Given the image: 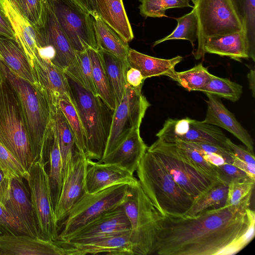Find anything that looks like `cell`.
Masks as SVG:
<instances>
[{
    "instance_id": "7c38bea8",
    "label": "cell",
    "mask_w": 255,
    "mask_h": 255,
    "mask_svg": "<svg viewBox=\"0 0 255 255\" xmlns=\"http://www.w3.org/2000/svg\"><path fill=\"white\" fill-rule=\"evenodd\" d=\"M46 164L34 161L29 168L26 179L35 214L39 237L56 242L58 225L51 200Z\"/></svg>"
},
{
    "instance_id": "5b68a950",
    "label": "cell",
    "mask_w": 255,
    "mask_h": 255,
    "mask_svg": "<svg viewBox=\"0 0 255 255\" xmlns=\"http://www.w3.org/2000/svg\"><path fill=\"white\" fill-rule=\"evenodd\" d=\"M0 142L28 171L33 159L22 111L14 89L0 72Z\"/></svg>"
},
{
    "instance_id": "e575fe53",
    "label": "cell",
    "mask_w": 255,
    "mask_h": 255,
    "mask_svg": "<svg viewBox=\"0 0 255 255\" xmlns=\"http://www.w3.org/2000/svg\"><path fill=\"white\" fill-rule=\"evenodd\" d=\"M213 75L202 63L182 72L175 71L168 77L188 91H199L210 80Z\"/></svg>"
},
{
    "instance_id": "8fae6325",
    "label": "cell",
    "mask_w": 255,
    "mask_h": 255,
    "mask_svg": "<svg viewBox=\"0 0 255 255\" xmlns=\"http://www.w3.org/2000/svg\"><path fill=\"white\" fill-rule=\"evenodd\" d=\"M57 21L76 52L98 50L93 16L75 0H51Z\"/></svg>"
},
{
    "instance_id": "7bdbcfd3",
    "label": "cell",
    "mask_w": 255,
    "mask_h": 255,
    "mask_svg": "<svg viewBox=\"0 0 255 255\" xmlns=\"http://www.w3.org/2000/svg\"><path fill=\"white\" fill-rule=\"evenodd\" d=\"M173 143L197 168L206 173L217 178L216 170L217 166L206 161L197 149L186 142L178 141Z\"/></svg>"
},
{
    "instance_id": "ac0fdd59",
    "label": "cell",
    "mask_w": 255,
    "mask_h": 255,
    "mask_svg": "<svg viewBox=\"0 0 255 255\" xmlns=\"http://www.w3.org/2000/svg\"><path fill=\"white\" fill-rule=\"evenodd\" d=\"M37 84L46 93L53 107L61 98H70L69 84L65 72L50 60L37 52L31 62Z\"/></svg>"
},
{
    "instance_id": "7402d4cb",
    "label": "cell",
    "mask_w": 255,
    "mask_h": 255,
    "mask_svg": "<svg viewBox=\"0 0 255 255\" xmlns=\"http://www.w3.org/2000/svg\"><path fill=\"white\" fill-rule=\"evenodd\" d=\"M147 147L140 136L139 128H136L97 162L117 166L133 174Z\"/></svg>"
},
{
    "instance_id": "11a10c76",
    "label": "cell",
    "mask_w": 255,
    "mask_h": 255,
    "mask_svg": "<svg viewBox=\"0 0 255 255\" xmlns=\"http://www.w3.org/2000/svg\"><path fill=\"white\" fill-rule=\"evenodd\" d=\"M249 88L252 93L254 98L255 96V70L254 68H250V72L247 75Z\"/></svg>"
},
{
    "instance_id": "db71d44e",
    "label": "cell",
    "mask_w": 255,
    "mask_h": 255,
    "mask_svg": "<svg viewBox=\"0 0 255 255\" xmlns=\"http://www.w3.org/2000/svg\"><path fill=\"white\" fill-rule=\"evenodd\" d=\"M92 16L99 15L96 0H75Z\"/></svg>"
},
{
    "instance_id": "ba28073f",
    "label": "cell",
    "mask_w": 255,
    "mask_h": 255,
    "mask_svg": "<svg viewBox=\"0 0 255 255\" xmlns=\"http://www.w3.org/2000/svg\"><path fill=\"white\" fill-rule=\"evenodd\" d=\"M198 19V46L196 59L204 58V44L209 37L239 31L243 27L236 0H197L194 6Z\"/></svg>"
},
{
    "instance_id": "7dc6e473",
    "label": "cell",
    "mask_w": 255,
    "mask_h": 255,
    "mask_svg": "<svg viewBox=\"0 0 255 255\" xmlns=\"http://www.w3.org/2000/svg\"><path fill=\"white\" fill-rule=\"evenodd\" d=\"M24 235L17 222L0 205V236Z\"/></svg>"
},
{
    "instance_id": "f6af8a7d",
    "label": "cell",
    "mask_w": 255,
    "mask_h": 255,
    "mask_svg": "<svg viewBox=\"0 0 255 255\" xmlns=\"http://www.w3.org/2000/svg\"><path fill=\"white\" fill-rule=\"evenodd\" d=\"M243 21L247 30L250 45V58L255 62V0H242Z\"/></svg>"
},
{
    "instance_id": "8d00e7d4",
    "label": "cell",
    "mask_w": 255,
    "mask_h": 255,
    "mask_svg": "<svg viewBox=\"0 0 255 255\" xmlns=\"http://www.w3.org/2000/svg\"><path fill=\"white\" fill-rule=\"evenodd\" d=\"M199 91L236 102L242 95L243 86L228 78L218 77L213 75L209 82Z\"/></svg>"
},
{
    "instance_id": "ab89813d",
    "label": "cell",
    "mask_w": 255,
    "mask_h": 255,
    "mask_svg": "<svg viewBox=\"0 0 255 255\" xmlns=\"http://www.w3.org/2000/svg\"><path fill=\"white\" fill-rule=\"evenodd\" d=\"M0 170L8 178L18 177L26 180L29 176L28 171L0 142Z\"/></svg>"
},
{
    "instance_id": "836d02e7",
    "label": "cell",
    "mask_w": 255,
    "mask_h": 255,
    "mask_svg": "<svg viewBox=\"0 0 255 255\" xmlns=\"http://www.w3.org/2000/svg\"><path fill=\"white\" fill-rule=\"evenodd\" d=\"M228 185L218 181L203 195L196 199L185 215L194 216L207 209L226 205Z\"/></svg>"
},
{
    "instance_id": "4dcf8cb0",
    "label": "cell",
    "mask_w": 255,
    "mask_h": 255,
    "mask_svg": "<svg viewBox=\"0 0 255 255\" xmlns=\"http://www.w3.org/2000/svg\"><path fill=\"white\" fill-rule=\"evenodd\" d=\"M54 126L62 159L63 174L68 160L79 150L72 131L58 106L54 109Z\"/></svg>"
},
{
    "instance_id": "83f0119b",
    "label": "cell",
    "mask_w": 255,
    "mask_h": 255,
    "mask_svg": "<svg viewBox=\"0 0 255 255\" xmlns=\"http://www.w3.org/2000/svg\"><path fill=\"white\" fill-rule=\"evenodd\" d=\"M102 20L128 42L134 37L123 0H96Z\"/></svg>"
},
{
    "instance_id": "d6a6232c",
    "label": "cell",
    "mask_w": 255,
    "mask_h": 255,
    "mask_svg": "<svg viewBox=\"0 0 255 255\" xmlns=\"http://www.w3.org/2000/svg\"><path fill=\"white\" fill-rule=\"evenodd\" d=\"M91 60L93 77L98 96L113 112L116 108L115 99L111 90L102 60L98 50L87 48Z\"/></svg>"
},
{
    "instance_id": "52a82bcc",
    "label": "cell",
    "mask_w": 255,
    "mask_h": 255,
    "mask_svg": "<svg viewBox=\"0 0 255 255\" xmlns=\"http://www.w3.org/2000/svg\"><path fill=\"white\" fill-rule=\"evenodd\" d=\"M129 186L118 184L96 193H85L58 224L56 242L65 241L102 214L122 205Z\"/></svg>"
},
{
    "instance_id": "f1b7e54d",
    "label": "cell",
    "mask_w": 255,
    "mask_h": 255,
    "mask_svg": "<svg viewBox=\"0 0 255 255\" xmlns=\"http://www.w3.org/2000/svg\"><path fill=\"white\" fill-rule=\"evenodd\" d=\"M98 50L107 51L127 61L128 42L104 22L99 15L93 16Z\"/></svg>"
},
{
    "instance_id": "8992f818",
    "label": "cell",
    "mask_w": 255,
    "mask_h": 255,
    "mask_svg": "<svg viewBox=\"0 0 255 255\" xmlns=\"http://www.w3.org/2000/svg\"><path fill=\"white\" fill-rule=\"evenodd\" d=\"M122 206L130 223L129 240L133 254L150 255L161 215L144 192L138 180L129 186Z\"/></svg>"
},
{
    "instance_id": "3957f363",
    "label": "cell",
    "mask_w": 255,
    "mask_h": 255,
    "mask_svg": "<svg viewBox=\"0 0 255 255\" xmlns=\"http://www.w3.org/2000/svg\"><path fill=\"white\" fill-rule=\"evenodd\" d=\"M136 171L142 190L161 216L185 215L192 206L195 199L151 151L146 150Z\"/></svg>"
},
{
    "instance_id": "5bb4252c",
    "label": "cell",
    "mask_w": 255,
    "mask_h": 255,
    "mask_svg": "<svg viewBox=\"0 0 255 255\" xmlns=\"http://www.w3.org/2000/svg\"><path fill=\"white\" fill-rule=\"evenodd\" d=\"M156 136L166 142L209 143L230 150L227 143L228 137L218 127L188 117L168 119Z\"/></svg>"
},
{
    "instance_id": "ffe728a7",
    "label": "cell",
    "mask_w": 255,
    "mask_h": 255,
    "mask_svg": "<svg viewBox=\"0 0 255 255\" xmlns=\"http://www.w3.org/2000/svg\"><path fill=\"white\" fill-rule=\"evenodd\" d=\"M85 180L86 191L89 193H96L118 184L131 185L138 182L133 174L123 168L88 158Z\"/></svg>"
},
{
    "instance_id": "c3c4849f",
    "label": "cell",
    "mask_w": 255,
    "mask_h": 255,
    "mask_svg": "<svg viewBox=\"0 0 255 255\" xmlns=\"http://www.w3.org/2000/svg\"><path fill=\"white\" fill-rule=\"evenodd\" d=\"M227 143L230 150L236 157L251 165H255V155L246 147L234 143L229 138Z\"/></svg>"
},
{
    "instance_id": "2e32d148",
    "label": "cell",
    "mask_w": 255,
    "mask_h": 255,
    "mask_svg": "<svg viewBox=\"0 0 255 255\" xmlns=\"http://www.w3.org/2000/svg\"><path fill=\"white\" fill-rule=\"evenodd\" d=\"M130 230V223L122 205L102 214L65 241L55 243L58 244H83Z\"/></svg>"
},
{
    "instance_id": "44dd1931",
    "label": "cell",
    "mask_w": 255,
    "mask_h": 255,
    "mask_svg": "<svg viewBox=\"0 0 255 255\" xmlns=\"http://www.w3.org/2000/svg\"><path fill=\"white\" fill-rule=\"evenodd\" d=\"M0 255H65L55 242L26 235L0 236Z\"/></svg>"
},
{
    "instance_id": "f5cc1de1",
    "label": "cell",
    "mask_w": 255,
    "mask_h": 255,
    "mask_svg": "<svg viewBox=\"0 0 255 255\" xmlns=\"http://www.w3.org/2000/svg\"><path fill=\"white\" fill-rule=\"evenodd\" d=\"M232 164L245 171L250 175L253 179L255 180V165H251L240 159L235 155Z\"/></svg>"
},
{
    "instance_id": "6da1fadb",
    "label": "cell",
    "mask_w": 255,
    "mask_h": 255,
    "mask_svg": "<svg viewBox=\"0 0 255 255\" xmlns=\"http://www.w3.org/2000/svg\"><path fill=\"white\" fill-rule=\"evenodd\" d=\"M251 197L237 206L209 208L194 216H161L151 255L237 254L255 237Z\"/></svg>"
},
{
    "instance_id": "9a60e30c",
    "label": "cell",
    "mask_w": 255,
    "mask_h": 255,
    "mask_svg": "<svg viewBox=\"0 0 255 255\" xmlns=\"http://www.w3.org/2000/svg\"><path fill=\"white\" fill-rule=\"evenodd\" d=\"M87 161L86 154L78 151L67 162L61 193L54 209L58 225L87 192L85 178Z\"/></svg>"
},
{
    "instance_id": "d6986e66",
    "label": "cell",
    "mask_w": 255,
    "mask_h": 255,
    "mask_svg": "<svg viewBox=\"0 0 255 255\" xmlns=\"http://www.w3.org/2000/svg\"><path fill=\"white\" fill-rule=\"evenodd\" d=\"M129 233L115 234L83 244H57L64 249L65 255H133Z\"/></svg>"
},
{
    "instance_id": "681fc988",
    "label": "cell",
    "mask_w": 255,
    "mask_h": 255,
    "mask_svg": "<svg viewBox=\"0 0 255 255\" xmlns=\"http://www.w3.org/2000/svg\"><path fill=\"white\" fill-rule=\"evenodd\" d=\"M126 79L127 85L133 88H142L145 80L138 70L129 67L126 72Z\"/></svg>"
},
{
    "instance_id": "30bf717a",
    "label": "cell",
    "mask_w": 255,
    "mask_h": 255,
    "mask_svg": "<svg viewBox=\"0 0 255 255\" xmlns=\"http://www.w3.org/2000/svg\"><path fill=\"white\" fill-rule=\"evenodd\" d=\"M38 30L37 49L66 74L82 85L76 52L70 43L56 17L51 0H44L43 24Z\"/></svg>"
},
{
    "instance_id": "e0dca14e",
    "label": "cell",
    "mask_w": 255,
    "mask_h": 255,
    "mask_svg": "<svg viewBox=\"0 0 255 255\" xmlns=\"http://www.w3.org/2000/svg\"><path fill=\"white\" fill-rule=\"evenodd\" d=\"M23 179L18 177L11 178L4 208L17 222L24 235L40 238L30 192Z\"/></svg>"
},
{
    "instance_id": "d590c367",
    "label": "cell",
    "mask_w": 255,
    "mask_h": 255,
    "mask_svg": "<svg viewBox=\"0 0 255 255\" xmlns=\"http://www.w3.org/2000/svg\"><path fill=\"white\" fill-rule=\"evenodd\" d=\"M176 19L177 25L175 29L169 35L154 42L153 46L165 41L177 39L188 40L194 46L198 34V19L194 7L189 13Z\"/></svg>"
},
{
    "instance_id": "f546056e",
    "label": "cell",
    "mask_w": 255,
    "mask_h": 255,
    "mask_svg": "<svg viewBox=\"0 0 255 255\" xmlns=\"http://www.w3.org/2000/svg\"><path fill=\"white\" fill-rule=\"evenodd\" d=\"M101 55L109 84L114 96L116 107L120 103L126 91V74L129 68L128 62L107 51L98 50Z\"/></svg>"
},
{
    "instance_id": "f907efd6",
    "label": "cell",
    "mask_w": 255,
    "mask_h": 255,
    "mask_svg": "<svg viewBox=\"0 0 255 255\" xmlns=\"http://www.w3.org/2000/svg\"><path fill=\"white\" fill-rule=\"evenodd\" d=\"M11 179L0 170V205L3 208L8 197Z\"/></svg>"
},
{
    "instance_id": "60d3db41",
    "label": "cell",
    "mask_w": 255,
    "mask_h": 255,
    "mask_svg": "<svg viewBox=\"0 0 255 255\" xmlns=\"http://www.w3.org/2000/svg\"><path fill=\"white\" fill-rule=\"evenodd\" d=\"M44 0H18L20 13L36 28L43 24Z\"/></svg>"
},
{
    "instance_id": "816d5d0a",
    "label": "cell",
    "mask_w": 255,
    "mask_h": 255,
    "mask_svg": "<svg viewBox=\"0 0 255 255\" xmlns=\"http://www.w3.org/2000/svg\"><path fill=\"white\" fill-rule=\"evenodd\" d=\"M0 35L15 39V35L7 17L0 7Z\"/></svg>"
},
{
    "instance_id": "277c9868",
    "label": "cell",
    "mask_w": 255,
    "mask_h": 255,
    "mask_svg": "<svg viewBox=\"0 0 255 255\" xmlns=\"http://www.w3.org/2000/svg\"><path fill=\"white\" fill-rule=\"evenodd\" d=\"M66 75L70 98L78 113L86 136V155L99 161L103 157L109 137L113 112L99 96Z\"/></svg>"
},
{
    "instance_id": "74e56055",
    "label": "cell",
    "mask_w": 255,
    "mask_h": 255,
    "mask_svg": "<svg viewBox=\"0 0 255 255\" xmlns=\"http://www.w3.org/2000/svg\"><path fill=\"white\" fill-rule=\"evenodd\" d=\"M58 107L64 114L75 137L80 152L86 153V136L84 130L75 107L70 98L58 100Z\"/></svg>"
},
{
    "instance_id": "ee69618b",
    "label": "cell",
    "mask_w": 255,
    "mask_h": 255,
    "mask_svg": "<svg viewBox=\"0 0 255 255\" xmlns=\"http://www.w3.org/2000/svg\"><path fill=\"white\" fill-rule=\"evenodd\" d=\"M255 181L234 182L228 185L226 205L237 206L252 195Z\"/></svg>"
},
{
    "instance_id": "9f6ffc18",
    "label": "cell",
    "mask_w": 255,
    "mask_h": 255,
    "mask_svg": "<svg viewBox=\"0 0 255 255\" xmlns=\"http://www.w3.org/2000/svg\"><path fill=\"white\" fill-rule=\"evenodd\" d=\"M12 5L19 12L18 0H8ZM20 13V12H19Z\"/></svg>"
},
{
    "instance_id": "4fadbf2b",
    "label": "cell",
    "mask_w": 255,
    "mask_h": 255,
    "mask_svg": "<svg viewBox=\"0 0 255 255\" xmlns=\"http://www.w3.org/2000/svg\"><path fill=\"white\" fill-rule=\"evenodd\" d=\"M141 89L133 88L127 84L123 98L113 112L103 156L114 149L132 130L139 128L145 112L150 106L142 94Z\"/></svg>"
},
{
    "instance_id": "cb8c5ba5",
    "label": "cell",
    "mask_w": 255,
    "mask_h": 255,
    "mask_svg": "<svg viewBox=\"0 0 255 255\" xmlns=\"http://www.w3.org/2000/svg\"><path fill=\"white\" fill-rule=\"evenodd\" d=\"M204 51L205 54L227 56L237 61L250 58V42L244 22L239 31L207 38Z\"/></svg>"
},
{
    "instance_id": "f35d334b",
    "label": "cell",
    "mask_w": 255,
    "mask_h": 255,
    "mask_svg": "<svg viewBox=\"0 0 255 255\" xmlns=\"http://www.w3.org/2000/svg\"><path fill=\"white\" fill-rule=\"evenodd\" d=\"M140 14L144 17H166L165 11L169 8L193 7L189 0H139Z\"/></svg>"
},
{
    "instance_id": "d4e9b609",
    "label": "cell",
    "mask_w": 255,
    "mask_h": 255,
    "mask_svg": "<svg viewBox=\"0 0 255 255\" xmlns=\"http://www.w3.org/2000/svg\"><path fill=\"white\" fill-rule=\"evenodd\" d=\"M0 7L10 22L16 41L30 63L37 52L38 31L8 1L0 0Z\"/></svg>"
},
{
    "instance_id": "bcb514c9",
    "label": "cell",
    "mask_w": 255,
    "mask_h": 255,
    "mask_svg": "<svg viewBox=\"0 0 255 255\" xmlns=\"http://www.w3.org/2000/svg\"><path fill=\"white\" fill-rule=\"evenodd\" d=\"M76 55L82 79V86L94 95L98 96L93 77L91 60L87 49L81 52H76Z\"/></svg>"
},
{
    "instance_id": "603a6c76",
    "label": "cell",
    "mask_w": 255,
    "mask_h": 255,
    "mask_svg": "<svg viewBox=\"0 0 255 255\" xmlns=\"http://www.w3.org/2000/svg\"><path fill=\"white\" fill-rule=\"evenodd\" d=\"M206 95L208 98L206 101L207 109L203 122L228 131L254 154V140L248 131L237 120L234 114L226 108L219 97L210 94Z\"/></svg>"
},
{
    "instance_id": "b9f144b4",
    "label": "cell",
    "mask_w": 255,
    "mask_h": 255,
    "mask_svg": "<svg viewBox=\"0 0 255 255\" xmlns=\"http://www.w3.org/2000/svg\"><path fill=\"white\" fill-rule=\"evenodd\" d=\"M216 170L218 180L228 185L234 182L255 181L247 173L232 163L217 166Z\"/></svg>"
},
{
    "instance_id": "9c48e42d",
    "label": "cell",
    "mask_w": 255,
    "mask_h": 255,
    "mask_svg": "<svg viewBox=\"0 0 255 255\" xmlns=\"http://www.w3.org/2000/svg\"><path fill=\"white\" fill-rule=\"evenodd\" d=\"M147 149L156 156L178 185L195 200L219 181L194 165L174 143L157 139Z\"/></svg>"
},
{
    "instance_id": "6f0895ef",
    "label": "cell",
    "mask_w": 255,
    "mask_h": 255,
    "mask_svg": "<svg viewBox=\"0 0 255 255\" xmlns=\"http://www.w3.org/2000/svg\"><path fill=\"white\" fill-rule=\"evenodd\" d=\"M192 2L194 3V4L196 3L197 0H191Z\"/></svg>"
},
{
    "instance_id": "680465c9",
    "label": "cell",
    "mask_w": 255,
    "mask_h": 255,
    "mask_svg": "<svg viewBox=\"0 0 255 255\" xmlns=\"http://www.w3.org/2000/svg\"><path fill=\"white\" fill-rule=\"evenodd\" d=\"M0 61H1V59L0 56Z\"/></svg>"
},
{
    "instance_id": "484cf974",
    "label": "cell",
    "mask_w": 255,
    "mask_h": 255,
    "mask_svg": "<svg viewBox=\"0 0 255 255\" xmlns=\"http://www.w3.org/2000/svg\"><path fill=\"white\" fill-rule=\"evenodd\" d=\"M1 61L16 75L32 84H37L31 63L15 39L0 35Z\"/></svg>"
},
{
    "instance_id": "1f68e13d",
    "label": "cell",
    "mask_w": 255,
    "mask_h": 255,
    "mask_svg": "<svg viewBox=\"0 0 255 255\" xmlns=\"http://www.w3.org/2000/svg\"><path fill=\"white\" fill-rule=\"evenodd\" d=\"M53 128V139L49 150L47 173L51 200L55 209L61 193L63 176L62 159L54 126Z\"/></svg>"
},
{
    "instance_id": "4316f807",
    "label": "cell",
    "mask_w": 255,
    "mask_h": 255,
    "mask_svg": "<svg viewBox=\"0 0 255 255\" xmlns=\"http://www.w3.org/2000/svg\"><path fill=\"white\" fill-rule=\"evenodd\" d=\"M183 59L180 56L165 59L150 56L129 48L127 62L129 67L138 70L146 79L154 76L170 75Z\"/></svg>"
},
{
    "instance_id": "7a4b0ae2",
    "label": "cell",
    "mask_w": 255,
    "mask_h": 255,
    "mask_svg": "<svg viewBox=\"0 0 255 255\" xmlns=\"http://www.w3.org/2000/svg\"><path fill=\"white\" fill-rule=\"evenodd\" d=\"M0 72L14 89L19 100L27 128L33 162L47 165L53 141L55 107L38 84L14 74L2 61Z\"/></svg>"
}]
</instances>
